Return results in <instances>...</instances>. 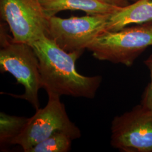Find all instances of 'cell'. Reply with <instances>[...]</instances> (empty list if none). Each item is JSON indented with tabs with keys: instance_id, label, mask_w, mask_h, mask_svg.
Listing matches in <instances>:
<instances>
[{
	"instance_id": "1",
	"label": "cell",
	"mask_w": 152,
	"mask_h": 152,
	"mask_svg": "<svg viewBox=\"0 0 152 152\" xmlns=\"http://www.w3.org/2000/svg\"><path fill=\"white\" fill-rule=\"evenodd\" d=\"M29 45L38 57L42 88L48 95L95 97L102 77L83 76L77 72L76 61L83 53H68L47 36Z\"/></svg>"
},
{
	"instance_id": "2",
	"label": "cell",
	"mask_w": 152,
	"mask_h": 152,
	"mask_svg": "<svg viewBox=\"0 0 152 152\" xmlns=\"http://www.w3.org/2000/svg\"><path fill=\"white\" fill-rule=\"evenodd\" d=\"M4 27H1L0 33V71L10 73L24 87L22 95H10L27 100L37 110L40 107L38 92L42 88L38 57L31 45L14 41Z\"/></svg>"
},
{
	"instance_id": "3",
	"label": "cell",
	"mask_w": 152,
	"mask_h": 152,
	"mask_svg": "<svg viewBox=\"0 0 152 152\" xmlns=\"http://www.w3.org/2000/svg\"><path fill=\"white\" fill-rule=\"evenodd\" d=\"M152 46V22L126 27L117 31H104L87 49L96 59L130 66Z\"/></svg>"
},
{
	"instance_id": "4",
	"label": "cell",
	"mask_w": 152,
	"mask_h": 152,
	"mask_svg": "<svg viewBox=\"0 0 152 152\" xmlns=\"http://www.w3.org/2000/svg\"><path fill=\"white\" fill-rule=\"evenodd\" d=\"M48 98L46 105L38 109L33 116L29 118L20 133L10 144L18 145L24 152H27L56 132L65 133L72 140L81 137V131L69 119L60 97L48 95Z\"/></svg>"
},
{
	"instance_id": "5",
	"label": "cell",
	"mask_w": 152,
	"mask_h": 152,
	"mask_svg": "<svg viewBox=\"0 0 152 152\" xmlns=\"http://www.w3.org/2000/svg\"><path fill=\"white\" fill-rule=\"evenodd\" d=\"M109 14L49 18L48 37L68 53L81 52L107 31Z\"/></svg>"
},
{
	"instance_id": "6",
	"label": "cell",
	"mask_w": 152,
	"mask_h": 152,
	"mask_svg": "<svg viewBox=\"0 0 152 152\" xmlns=\"http://www.w3.org/2000/svg\"><path fill=\"white\" fill-rule=\"evenodd\" d=\"M0 11L16 42L31 44L48 36L49 18L40 0H0Z\"/></svg>"
},
{
	"instance_id": "7",
	"label": "cell",
	"mask_w": 152,
	"mask_h": 152,
	"mask_svg": "<svg viewBox=\"0 0 152 152\" xmlns=\"http://www.w3.org/2000/svg\"><path fill=\"white\" fill-rule=\"evenodd\" d=\"M110 144L124 152H152V110L141 104L115 117Z\"/></svg>"
},
{
	"instance_id": "8",
	"label": "cell",
	"mask_w": 152,
	"mask_h": 152,
	"mask_svg": "<svg viewBox=\"0 0 152 152\" xmlns=\"http://www.w3.org/2000/svg\"><path fill=\"white\" fill-rule=\"evenodd\" d=\"M152 22L151 0H137L132 4L120 7L109 14L107 31H117L131 24Z\"/></svg>"
},
{
	"instance_id": "9",
	"label": "cell",
	"mask_w": 152,
	"mask_h": 152,
	"mask_svg": "<svg viewBox=\"0 0 152 152\" xmlns=\"http://www.w3.org/2000/svg\"><path fill=\"white\" fill-rule=\"evenodd\" d=\"M40 2L49 18L63 10H81L87 15H107L120 7L100 0H40Z\"/></svg>"
},
{
	"instance_id": "10",
	"label": "cell",
	"mask_w": 152,
	"mask_h": 152,
	"mask_svg": "<svg viewBox=\"0 0 152 152\" xmlns=\"http://www.w3.org/2000/svg\"><path fill=\"white\" fill-rule=\"evenodd\" d=\"M29 118L0 113V142L1 145L10 144L18 136L27 124Z\"/></svg>"
},
{
	"instance_id": "11",
	"label": "cell",
	"mask_w": 152,
	"mask_h": 152,
	"mask_svg": "<svg viewBox=\"0 0 152 152\" xmlns=\"http://www.w3.org/2000/svg\"><path fill=\"white\" fill-rule=\"evenodd\" d=\"M73 140L67 134L56 132L31 148L27 152H67L71 150Z\"/></svg>"
},
{
	"instance_id": "12",
	"label": "cell",
	"mask_w": 152,
	"mask_h": 152,
	"mask_svg": "<svg viewBox=\"0 0 152 152\" xmlns=\"http://www.w3.org/2000/svg\"><path fill=\"white\" fill-rule=\"evenodd\" d=\"M144 64L150 72L151 81L148 84L142 95L140 104L146 108L152 110V54L144 61Z\"/></svg>"
},
{
	"instance_id": "13",
	"label": "cell",
	"mask_w": 152,
	"mask_h": 152,
	"mask_svg": "<svg viewBox=\"0 0 152 152\" xmlns=\"http://www.w3.org/2000/svg\"><path fill=\"white\" fill-rule=\"evenodd\" d=\"M104 2L112 5L123 7L129 5L128 0H100Z\"/></svg>"
},
{
	"instance_id": "14",
	"label": "cell",
	"mask_w": 152,
	"mask_h": 152,
	"mask_svg": "<svg viewBox=\"0 0 152 152\" xmlns=\"http://www.w3.org/2000/svg\"><path fill=\"white\" fill-rule=\"evenodd\" d=\"M128 1H129V0H128ZM131 1H134L135 2V1H137V0H131Z\"/></svg>"
},
{
	"instance_id": "15",
	"label": "cell",
	"mask_w": 152,
	"mask_h": 152,
	"mask_svg": "<svg viewBox=\"0 0 152 152\" xmlns=\"http://www.w3.org/2000/svg\"><path fill=\"white\" fill-rule=\"evenodd\" d=\"M151 1H152V0H151Z\"/></svg>"
}]
</instances>
